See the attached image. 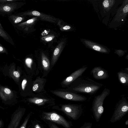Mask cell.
Wrapping results in <instances>:
<instances>
[{
    "label": "cell",
    "instance_id": "6da1fadb",
    "mask_svg": "<svg viewBox=\"0 0 128 128\" xmlns=\"http://www.w3.org/2000/svg\"><path fill=\"white\" fill-rule=\"evenodd\" d=\"M71 84L70 90L74 93H81L92 95L96 93L103 86L89 78L82 76Z\"/></svg>",
    "mask_w": 128,
    "mask_h": 128
},
{
    "label": "cell",
    "instance_id": "7a4b0ae2",
    "mask_svg": "<svg viewBox=\"0 0 128 128\" xmlns=\"http://www.w3.org/2000/svg\"><path fill=\"white\" fill-rule=\"evenodd\" d=\"M110 94V90L105 88L100 94L94 96L92 105V109L94 117L98 122L104 112L103 105L105 98Z\"/></svg>",
    "mask_w": 128,
    "mask_h": 128
},
{
    "label": "cell",
    "instance_id": "3957f363",
    "mask_svg": "<svg viewBox=\"0 0 128 128\" xmlns=\"http://www.w3.org/2000/svg\"><path fill=\"white\" fill-rule=\"evenodd\" d=\"M52 108L62 112L69 118L74 120L78 119L82 112V106L78 104H61L54 106Z\"/></svg>",
    "mask_w": 128,
    "mask_h": 128
},
{
    "label": "cell",
    "instance_id": "277c9868",
    "mask_svg": "<svg viewBox=\"0 0 128 128\" xmlns=\"http://www.w3.org/2000/svg\"><path fill=\"white\" fill-rule=\"evenodd\" d=\"M40 117L41 119L44 121H49L61 125L64 128H71L73 125L72 122L68 120L64 116L54 111H43Z\"/></svg>",
    "mask_w": 128,
    "mask_h": 128
},
{
    "label": "cell",
    "instance_id": "5b68a950",
    "mask_svg": "<svg viewBox=\"0 0 128 128\" xmlns=\"http://www.w3.org/2000/svg\"><path fill=\"white\" fill-rule=\"evenodd\" d=\"M128 111V102L126 98L123 97L116 104L110 121L114 122L120 120L127 114Z\"/></svg>",
    "mask_w": 128,
    "mask_h": 128
},
{
    "label": "cell",
    "instance_id": "8992f818",
    "mask_svg": "<svg viewBox=\"0 0 128 128\" xmlns=\"http://www.w3.org/2000/svg\"><path fill=\"white\" fill-rule=\"evenodd\" d=\"M51 92L59 97L71 101L83 102L87 100L85 96L72 92L55 90L51 91Z\"/></svg>",
    "mask_w": 128,
    "mask_h": 128
},
{
    "label": "cell",
    "instance_id": "52a82bcc",
    "mask_svg": "<svg viewBox=\"0 0 128 128\" xmlns=\"http://www.w3.org/2000/svg\"><path fill=\"white\" fill-rule=\"evenodd\" d=\"M23 4L18 1L5 3H0V15L9 16L20 8Z\"/></svg>",
    "mask_w": 128,
    "mask_h": 128
},
{
    "label": "cell",
    "instance_id": "ba28073f",
    "mask_svg": "<svg viewBox=\"0 0 128 128\" xmlns=\"http://www.w3.org/2000/svg\"><path fill=\"white\" fill-rule=\"evenodd\" d=\"M26 111L24 108H20L16 110L12 114L8 128H18Z\"/></svg>",
    "mask_w": 128,
    "mask_h": 128
},
{
    "label": "cell",
    "instance_id": "9c48e42d",
    "mask_svg": "<svg viewBox=\"0 0 128 128\" xmlns=\"http://www.w3.org/2000/svg\"><path fill=\"white\" fill-rule=\"evenodd\" d=\"M88 68L86 66H83L73 72L62 82V85L68 86L79 77L81 76Z\"/></svg>",
    "mask_w": 128,
    "mask_h": 128
},
{
    "label": "cell",
    "instance_id": "30bf717a",
    "mask_svg": "<svg viewBox=\"0 0 128 128\" xmlns=\"http://www.w3.org/2000/svg\"><path fill=\"white\" fill-rule=\"evenodd\" d=\"M28 101L30 103L45 108L51 106L54 104L53 100L46 98L34 97L28 98Z\"/></svg>",
    "mask_w": 128,
    "mask_h": 128
},
{
    "label": "cell",
    "instance_id": "8fae6325",
    "mask_svg": "<svg viewBox=\"0 0 128 128\" xmlns=\"http://www.w3.org/2000/svg\"><path fill=\"white\" fill-rule=\"evenodd\" d=\"M90 74L94 78L98 80L105 79L109 76L107 71L99 66L93 68L91 71Z\"/></svg>",
    "mask_w": 128,
    "mask_h": 128
},
{
    "label": "cell",
    "instance_id": "7c38bea8",
    "mask_svg": "<svg viewBox=\"0 0 128 128\" xmlns=\"http://www.w3.org/2000/svg\"><path fill=\"white\" fill-rule=\"evenodd\" d=\"M84 44L88 48L92 50L103 53L108 54L109 50L99 44L87 40H84Z\"/></svg>",
    "mask_w": 128,
    "mask_h": 128
},
{
    "label": "cell",
    "instance_id": "4fadbf2b",
    "mask_svg": "<svg viewBox=\"0 0 128 128\" xmlns=\"http://www.w3.org/2000/svg\"><path fill=\"white\" fill-rule=\"evenodd\" d=\"M64 42H61L54 50L52 58L51 64L53 66L56 64L63 49Z\"/></svg>",
    "mask_w": 128,
    "mask_h": 128
},
{
    "label": "cell",
    "instance_id": "5bb4252c",
    "mask_svg": "<svg viewBox=\"0 0 128 128\" xmlns=\"http://www.w3.org/2000/svg\"><path fill=\"white\" fill-rule=\"evenodd\" d=\"M120 82L124 85L128 84V68H127L117 73Z\"/></svg>",
    "mask_w": 128,
    "mask_h": 128
},
{
    "label": "cell",
    "instance_id": "9a60e30c",
    "mask_svg": "<svg viewBox=\"0 0 128 128\" xmlns=\"http://www.w3.org/2000/svg\"><path fill=\"white\" fill-rule=\"evenodd\" d=\"M45 82L44 79L39 77L36 79L33 84L32 88V90L36 92H41L44 89V84Z\"/></svg>",
    "mask_w": 128,
    "mask_h": 128
},
{
    "label": "cell",
    "instance_id": "2e32d148",
    "mask_svg": "<svg viewBox=\"0 0 128 128\" xmlns=\"http://www.w3.org/2000/svg\"><path fill=\"white\" fill-rule=\"evenodd\" d=\"M24 16L12 14L8 16V18L12 25L14 27L22 22L24 19Z\"/></svg>",
    "mask_w": 128,
    "mask_h": 128
},
{
    "label": "cell",
    "instance_id": "e0dca14e",
    "mask_svg": "<svg viewBox=\"0 0 128 128\" xmlns=\"http://www.w3.org/2000/svg\"><path fill=\"white\" fill-rule=\"evenodd\" d=\"M0 36L12 45L14 46V43L12 38L4 30L0 22Z\"/></svg>",
    "mask_w": 128,
    "mask_h": 128
},
{
    "label": "cell",
    "instance_id": "ac0fdd59",
    "mask_svg": "<svg viewBox=\"0 0 128 128\" xmlns=\"http://www.w3.org/2000/svg\"><path fill=\"white\" fill-rule=\"evenodd\" d=\"M41 58L42 64L44 69L46 71L48 70L50 68V63L49 60L43 53L42 54Z\"/></svg>",
    "mask_w": 128,
    "mask_h": 128
},
{
    "label": "cell",
    "instance_id": "d6986e66",
    "mask_svg": "<svg viewBox=\"0 0 128 128\" xmlns=\"http://www.w3.org/2000/svg\"><path fill=\"white\" fill-rule=\"evenodd\" d=\"M31 124L34 128H44L41 122L36 119L32 120Z\"/></svg>",
    "mask_w": 128,
    "mask_h": 128
},
{
    "label": "cell",
    "instance_id": "ffe728a7",
    "mask_svg": "<svg viewBox=\"0 0 128 128\" xmlns=\"http://www.w3.org/2000/svg\"><path fill=\"white\" fill-rule=\"evenodd\" d=\"M32 114V112H30L28 114L25 118L22 124L19 128H26L28 123Z\"/></svg>",
    "mask_w": 128,
    "mask_h": 128
},
{
    "label": "cell",
    "instance_id": "44dd1931",
    "mask_svg": "<svg viewBox=\"0 0 128 128\" xmlns=\"http://www.w3.org/2000/svg\"><path fill=\"white\" fill-rule=\"evenodd\" d=\"M44 122L47 124L49 128H60L56 125L53 122L49 121Z\"/></svg>",
    "mask_w": 128,
    "mask_h": 128
},
{
    "label": "cell",
    "instance_id": "7402d4cb",
    "mask_svg": "<svg viewBox=\"0 0 128 128\" xmlns=\"http://www.w3.org/2000/svg\"><path fill=\"white\" fill-rule=\"evenodd\" d=\"M92 124L90 122H85L80 128H91Z\"/></svg>",
    "mask_w": 128,
    "mask_h": 128
},
{
    "label": "cell",
    "instance_id": "603a6c76",
    "mask_svg": "<svg viewBox=\"0 0 128 128\" xmlns=\"http://www.w3.org/2000/svg\"><path fill=\"white\" fill-rule=\"evenodd\" d=\"M1 53L8 54L6 49L0 43V54Z\"/></svg>",
    "mask_w": 128,
    "mask_h": 128
},
{
    "label": "cell",
    "instance_id": "cb8c5ba5",
    "mask_svg": "<svg viewBox=\"0 0 128 128\" xmlns=\"http://www.w3.org/2000/svg\"><path fill=\"white\" fill-rule=\"evenodd\" d=\"M27 83V80L26 79L24 78L23 80L22 84V88L23 90L25 89Z\"/></svg>",
    "mask_w": 128,
    "mask_h": 128
},
{
    "label": "cell",
    "instance_id": "d4e9b609",
    "mask_svg": "<svg viewBox=\"0 0 128 128\" xmlns=\"http://www.w3.org/2000/svg\"><path fill=\"white\" fill-rule=\"evenodd\" d=\"M54 36H48L44 38L45 40L47 42H49L52 40Z\"/></svg>",
    "mask_w": 128,
    "mask_h": 128
},
{
    "label": "cell",
    "instance_id": "484cf974",
    "mask_svg": "<svg viewBox=\"0 0 128 128\" xmlns=\"http://www.w3.org/2000/svg\"><path fill=\"white\" fill-rule=\"evenodd\" d=\"M119 56H123L125 54V52L121 50H117L115 52Z\"/></svg>",
    "mask_w": 128,
    "mask_h": 128
},
{
    "label": "cell",
    "instance_id": "4316f807",
    "mask_svg": "<svg viewBox=\"0 0 128 128\" xmlns=\"http://www.w3.org/2000/svg\"><path fill=\"white\" fill-rule=\"evenodd\" d=\"M18 1V0H0V3H5Z\"/></svg>",
    "mask_w": 128,
    "mask_h": 128
},
{
    "label": "cell",
    "instance_id": "83f0119b",
    "mask_svg": "<svg viewBox=\"0 0 128 128\" xmlns=\"http://www.w3.org/2000/svg\"><path fill=\"white\" fill-rule=\"evenodd\" d=\"M13 74L14 76L16 77L17 78H18L20 77V75L19 72L16 71H14L13 72Z\"/></svg>",
    "mask_w": 128,
    "mask_h": 128
},
{
    "label": "cell",
    "instance_id": "f1b7e54d",
    "mask_svg": "<svg viewBox=\"0 0 128 128\" xmlns=\"http://www.w3.org/2000/svg\"><path fill=\"white\" fill-rule=\"evenodd\" d=\"M70 27L69 26H66L62 28L63 29L65 30H67L70 29Z\"/></svg>",
    "mask_w": 128,
    "mask_h": 128
},
{
    "label": "cell",
    "instance_id": "f546056e",
    "mask_svg": "<svg viewBox=\"0 0 128 128\" xmlns=\"http://www.w3.org/2000/svg\"><path fill=\"white\" fill-rule=\"evenodd\" d=\"M2 122L0 120V127H1L2 126Z\"/></svg>",
    "mask_w": 128,
    "mask_h": 128
},
{
    "label": "cell",
    "instance_id": "4dcf8cb0",
    "mask_svg": "<svg viewBox=\"0 0 128 128\" xmlns=\"http://www.w3.org/2000/svg\"><path fill=\"white\" fill-rule=\"evenodd\" d=\"M125 124L126 125H127L128 124V121L127 120L125 122Z\"/></svg>",
    "mask_w": 128,
    "mask_h": 128
}]
</instances>
